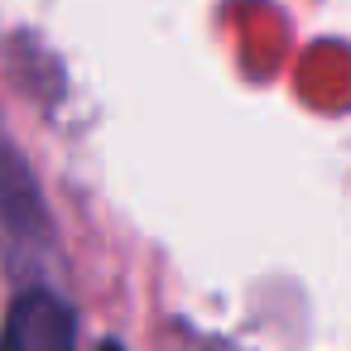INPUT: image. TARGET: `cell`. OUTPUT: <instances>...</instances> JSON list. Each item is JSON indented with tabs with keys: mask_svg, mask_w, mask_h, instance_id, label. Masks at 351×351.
Listing matches in <instances>:
<instances>
[{
	"mask_svg": "<svg viewBox=\"0 0 351 351\" xmlns=\"http://www.w3.org/2000/svg\"><path fill=\"white\" fill-rule=\"evenodd\" d=\"M77 346V317L53 293H20L0 327V351H73Z\"/></svg>",
	"mask_w": 351,
	"mask_h": 351,
	"instance_id": "obj_1",
	"label": "cell"
},
{
	"mask_svg": "<svg viewBox=\"0 0 351 351\" xmlns=\"http://www.w3.org/2000/svg\"><path fill=\"white\" fill-rule=\"evenodd\" d=\"M101 351H121V346H101Z\"/></svg>",
	"mask_w": 351,
	"mask_h": 351,
	"instance_id": "obj_2",
	"label": "cell"
}]
</instances>
